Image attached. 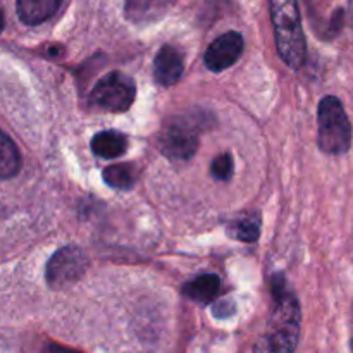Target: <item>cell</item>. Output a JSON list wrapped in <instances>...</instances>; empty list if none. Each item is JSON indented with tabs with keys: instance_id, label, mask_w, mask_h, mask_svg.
I'll use <instances>...</instances> for the list:
<instances>
[{
	"instance_id": "1",
	"label": "cell",
	"mask_w": 353,
	"mask_h": 353,
	"mask_svg": "<svg viewBox=\"0 0 353 353\" xmlns=\"http://www.w3.org/2000/svg\"><path fill=\"white\" fill-rule=\"evenodd\" d=\"M271 285L274 307L254 353H295L302 324L299 300L286 288V279L281 274H276Z\"/></svg>"
},
{
	"instance_id": "2",
	"label": "cell",
	"mask_w": 353,
	"mask_h": 353,
	"mask_svg": "<svg viewBox=\"0 0 353 353\" xmlns=\"http://www.w3.org/2000/svg\"><path fill=\"white\" fill-rule=\"evenodd\" d=\"M271 17L283 62L290 68L300 69L305 64L307 43L296 0H271Z\"/></svg>"
},
{
	"instance_id": "3",
	"label": "cell",
	"mask_w": 353,
	"mask_h": 353,
	"mask_svg": "<svg viewBox=\"0 0 353 353\" xmlns=\"http://www.w3.org/2000/svg\"><path fill=\"white\" fill-rule=\"evenodd\" d=\"M317 145L324 154H347L352 147V124L336 97H324L317 109Z\"/></svg>"
},
{
	"instance_id": "4",
	"label": "cell",
	"mask_w": 353,
	"mask_h": 353,
	"mask_svg": "<svg viewBox=\"0 0 353 353\" xmlns=\"http://www.w3.org/2000/svg\"><path fill=\"white\" fill-rule=\"evenodd\" d=\"M200 124L190 116H176L165 121L157 143L162 154L172 161H188L199 148Z\"/></svg>"
},
{
	"instance_id": "5",
	"label": "cell",
	"mask_w": 353,
	"mask_h": 353,
	"mask_svg": "<svg viewBox=\"0 0 353 353\" xmlns=\"http://www.w3.org/2000/svg\"><path fill=\"white\" fill-rule=\"evenodd\" d=\"M137 99V85L123 72H109L93 86L90 102L109 112H126Z\"/></svg>"
},
{
	"instance_id": "6",
	"label": "cell",
	"mask_w": 353,
	"mask_h": 353,
	"mask_svg": "<svg viewBox=\"0 0 353 353\" xmlns=\"http://www.w3.org/2000/svg\"><path fill=\"white\" fill-rule=\"evenodd\" d=\"M88 268V255L76 245H68L55 252L47 264L45 278L52 288H64L72 285L85 274Z\"/></svg>"
},
{
	"instance_id": "7",
	"label": "cell",
	"mask_w": 353,
	"mask_h": 353,
	"mask_svg": "<svg viewBox=\"0 0 353 353\" xmlns=\"http://www.w3.org/2000/svg\"><path fill=\"white\" fill-rule=\"evenodd\" d=\"M243 47L245 41L240 33H236V31L224 33L209 45L205 55H203V62H205V65L210 71H224V69L231 68L241 57Z\"/></svg>"
},
{
	"instance_id": "8",
	"label": "cell",
	"mask_w": 353,
	"mask_h": 353,
	"mask_svg": "<svg viewBox=\"0 0 353 353\" xmlns=\"http://www.w3.org/2000/svg\"><path fill=\"white\" fill-rule=\"evenodd\" d=\"M183 69H185L183 54L172 45H164L155 55L154 76L161 85L171 86L176 81H179Z\"/></svg>"
},
{
	"instance_id": "9",
	"label": "cell",
	"mask_w": 353,
	"mask_h": 353,
	"mask_svg": "<svg viewBox=\"0 0 353 353\" xmlns=\"http://www.w3.org/2000/svg\"><path fill=\"white\" fill-rule=\"evenodd\" d=\"M62 0H17V16L28 26H37L50 19L61 7Z\"/></svg>"
},
{
	"instance_id": "10",
	"label": "cell",
	"mask_w": 353,
	"mask_h": 353,
	"mask_svg": "<svg viewBox=\"0 0 353 353\" xmlns=\"http://www.w3.org/2000/svg\"><path fill=\"white\" fill-rule=\"evenodd\" d=\"M174 0H126V16L133 23H148L164 16Z\"/></svg>"
},
{
	"instance_id": "11",
	"label": "cell",
	"mask_w": 353,
	"mask_h": 353,
	"mask_svg": "<svg viewBox=\"0 0 353 353\" xmlns=\"http://www.w3.org/2000/svg\"><path fill=\"white\" fill-rule=\"evenodd\" d=\"M93 154L102 159H116L121 157L128 150V138L126 134L119 131L107 130L100 131L92 140Z\"/></svg>"
},
{
	"instance_id": "12",
	"label": "cell",
	"mask_w": 353,
	"mask_h": 353,
	"mask_svg": "<svg viewBox=\"0 0 353 353\" xmlns=\"http://www.w3.org/2000/svg\"><path fill=\"white\" fill-rule=\"evenodd\" d=\"M219 288L221 279L216 274H200L186 283L183 293L196 303H210L219 295Z\"/></svg>"
},
{
	"instance_id": "13",
	"label": "cell",
	"mask_w": 353,
	"mask_h": 353,
	"mask_svg": "<svg viewBox=\"0 0 353 353\" xmlns=\"http://www.w3.org/2000/svg\"><path fill=\"white\" fill-rule=\"evenodd\" d=\"M21 169V155L16 143L0 130V179L12 178Z\"/></svg>"
},
{
	"instance_id": "14",
	"label": "cell",
	"mask_w": 353,
	"mask_h": 353,
	"mask_svg": "<svg viewBox=\"0 0 353 353\" xmlns=\"http://www.w3.org/2000/svg\"><path fill=\"white\" fill-rule=\"evenodd\" d=\"M103 179L114 190H131L137 183V171L133 164H116L103 169Z\"/></svg>"
},
{
	"instance_id": "15",
	"label": "cell",
	"mask_w": 353,
	"mask_h": 353,
	"mask_svg": "<svg viewBox=\"0 0 353 353\" xmlns=\"http://www.w3.org/2000/svg\"><path fill=\"white\" fill-rule=\"evenodd\" d=\"M230 236L236 238L240 241L254 243L261 236V219L257 216H245L234 221L230 226Z\"/></svg>"
},
{
	"instance_id": "16",
	"label": "cell",
	"mask_w": 353,
	"mask_h": 353,
	"mask_svg": "<svg viewBox=\"0 0 353 353\" xmlns=\"http://www.w3.org/2000/svg\"><path fill=\"white\" fill-rule=\"evenodd\" d=\"M234 171V165H233V157L230 154H221L214 159L212 165H210V172L216 179L219 181H228L231 179Z\"/></svg>"
},
{
	"instance_id": "17",
	"label": "cell",
	"mask_w": 353,
	"mask_h": 353,
	"mask_svg": "<svg viewBox=\"0 0 353 353\" xmlns=\"http://www.w3.org/2000/svg\"><path fill=\"white\" fill-rule=\"evenodd\" d=\"M214 314H216V317H230L234 314V303L231 302V300H223V302L216 303V307H214Z\"/></svg>"
},
{
	"instance_id": "18",
	"label": "cell",
	"mask_w": 353,
	"mask_h": 353,
	"mask_svg": "<svg viewBox=\"0 0 353 353\" xmlns=\"http://www.w3.org/2000/svg\"><path fill=\"white\" fill-rule=\"evenodd\" d=\"M47 353H79V352H74V350H71V348H64V347H59V345L52 343L47 347Z\"/></svg>"
},
{
	"instance_id": "19",
	"label": "cell",
	"mask_w": 353,
	"mask_h": 353,
	"mask_svg": "<svg viewBox=\"0 0 353 353\" xmlns=\"http://www.w3.org/2000/svg\"><path fill=\"white\" fill-rule=\"evenodd\" d=\"M3 26H6V17H3V10H2V6H0V33H2Z\"/></svg>"
},
{
	"instance_id": "20",
	"label": "cell",
	"mask_w": 353,
	"mask_h": 353,
	"mask_svg": "<svg viewBox=\"0 0 353 353\" xmlns=\"http://www.w3.org/2000/svg\"><path fill=\"white\" fill-rule=\"evenodd\" d=\"M352 353H353V340H352Z\"/></svg>"
}]
</instances>
